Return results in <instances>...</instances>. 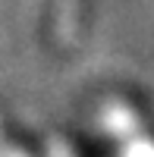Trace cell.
I'll return each instance as SVG.
<instances>
[{
	"mask_svg": "<svg viewBox=\"0 0 154 157\" xmlns=\"http://www.w3.org/2000/svg\"><path fill=\"white\" fill-rule=\"evenodd\" d=\"M57 35L63 44H69L79 32V0H57Z\"/></svg>",
	"mask_w": 154,
	"mask_h": 157,
	"instance_id": "cell-1",
	"label": "cell"
},
{
	"mask_svg": "<svg viewBox=\"0 0 154 157\" xmlns=\"http://www.w3.org/2000/svg\"><path fill=\"white\" fill-rule=\"evenodd\" d=\"M104 126L126 138V135L135 129V116H132V110H126V107H120V104H117V107H110V110L104 113Z\"/></svg>",
	"mask_w": 154,
	"mask_h": 157,
	"instance_id": "cell-2",
	"label": "cell"
},
{
	"mask_svg": "<svg viewBox=\"0 0 154 157\" xmlns=\"http://www.w3.org/2000/svg\"><path fill=\"white\" fill-rule=\"evenodd\" d=\"M0 157H25L19 148H10V145H3V141H0Z\"/></svg>",
	"mask_w": 154,
	"mask_h": 157,
	"instance_id": "cell-4",
	"label": "cell"
},
{
	"mask_svg": "<svg viewBox=\"0 0 154 157\" xmlns=\"http://www.w3.org/2000/svg\"><path fill=\"white\" fill-rule=\"evenodd\" d=\"M123 157H154V141H148V138H132L129 145H126Z\"/></svg>",
	"mask_w": 154,
	"mask_h": 157,
	"instance_id": "cell-3",
	"label": "cell"
}]
</instances>
